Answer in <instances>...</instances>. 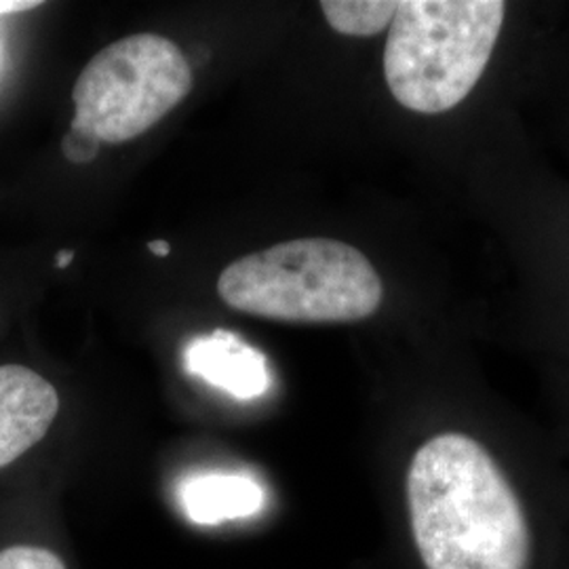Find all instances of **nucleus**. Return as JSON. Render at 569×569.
Returning <instances> with one entry per match:
<instances>
[{"mask_svg": "<svg viewBox=\"0 0 569 569\" xmlns=\"http://www.w3.org/2000/svg\"><path fill=\"white\" fill-rule=\"evenodd\" d=\"M41 2H26V0H0V16L7 13H20L28 9H37Z\"/></svg>", "mask_w": 569, "mask_h": 569, "instance_id": "nucleus-10", "label": "nucleus"}, {"mask_svg": "<svg viewBox=\"0 0 569 569\" xmlns=\"http://www.w3.org/2000/svg\"><path fill=\"white\" fill-rule=\"evenodd\" d=\"M500 0H406L388 30L385 77L420 114L456 108L475 89L502 30Z\"/></svg>", "mask_w": 569, "mask_h": 569, "instance_id": "nucleus-2", "label": "nucleus"}, {"mask_svg": "<svg viewBox=\"0 0 569 569\" xmlns=\"http://www.w3.org/2000/svg\"><path fill=\"white\" fill-rule=\"evenodd\" d=\"M0 569H66L63 561L39 545H9L0 549Z\"/></svg>", "mask_w": 569, "mask_h": 569, "instance_id": "nucleus-8", "label": "nucleus"}, {"mask_svg": "<svg viewBox=\"0 0 569 569\" xmlns=\"http://www.w3.org/2000/svg\"><path fill=\"white\" fill-rule=\"evenodd\" d=\"M218 296L239 312L281 323H355L385 298L380 274L352 244L298 239L226 266Z\"/></svg>", "mask_w": 569, "mask_h": 569, "instance_id": "nucleus-1", "label": "nucleus"}, {"mask_svg": "<svg viewBox=\"0 0 569 569\" xmlns=\"http://www.w3.org/2000/svg\"><path fill=\"white\" fill-rule=\"evenodd\" d=\"M102 142L82 133L79 129H72L63 136L61 140V154L70 161V163H89L100 154Z\"/></svg>", "mask_w": 569, "mask_h": 569, "instance_id": "nucleus-9", "label": "nucleus"}, {"mask_svg": "<svg viewBox=\"0 0 569 569\" xmlns=\"http://www.w3.org/2000/svg\"><path fill=\"white\" fill-rule=\"evenodd\" d=\"M180 505L190 521L218 526L256 515L264 507V491L241 475H204L183 483Z\"/></svg>", "mask_w": 569, "mask_h": 569, "instance_id": "nucleus-6", "label": "nucleus"}, {"mask_svg": "<svg viewBox=\"0 0 569 569\" xmlns=\"http://www.w3.org/2000/svg\"><path fill=\"white\" fill-rule=\"evenodd\" d=\"M60 413L56 387L30 367L0 366V468L39 446Z\"/></svg>", "mask_w": 569, "mask_h": 569, "instance_id": "nucleus-4", "label": "nucleus"}, {"mask_svg": "<svg viewBox=\"0 0 569 569\" xmlns=\"http://www.w3.org/2000/svg\"><path fill=\"white\" fill-rule=\"evenodd\" d=\"M183 361L192 376L241 401L262 397L270 385L264 355L222 329L190 342Z\"/></svg>", "mask_w": 569, "mask_h": 569, "instance_id": "nucleus-5", "label": "nucleus"}, {"mask_svg": "<svg viewBox=\"0 0 569 569\" xmlns=\"http://www.w3.org/2000/svg\"><path fill=\"white\" fill-rule=\"evenodd\" d=\"M192 89L182 49L159 34L108 44L82 68L72 129L102 143L131 142L164 119Z\"/></svg>", "mask_w": 569, "mask_h": 569, "instance_id": "nucleus-3", "label": "nucleus"}, {"mask_svg": "<svg viewBox=\"0 0 569 569\" xmlns=\"http://www.w3.org/2000/svg\"><path fill=\"white\" fill-rule=\"evenodd\" d=\"M148 251L154 253L157 258H167L171 253V244L167 243V241H161V239L159 241H150L148 243Z\"/></svg>", "mask_w": 569, "mask_h": 569, "instance_id": "nucleus-11", "label": "nucleus"}, {"mask_svg": "<svg viewBox=\"0 0 569 569\" xmlns=\"http://www.w3.org/2000/svg\"><path fill=\"white\" fill-rule=\"evenodd\" d=\"M323 16L329 26L346 37L380 34L397 16L399 2L388 0H323Z\"/></svg>", "mask_w": 569, "mask_h": 569, "instance_id": "nucleus-7", "label": "nucleus"}, {"mask_svg": "<svg viewBox=\"0 0 569 569\" xmlns=\"http://www.w3.org/2000/svg\"><path fill=\"white\" fill-rule=\"evenodd\" d=\"M72 260H74V251L72 249H61L60 253L56 256V268H68V266L72 264Z\"/></svg>", "mask_w": 569, "mask_h": 569, "instance_id": "nucleus-12", "label": "nucleus"}]
</instances>
